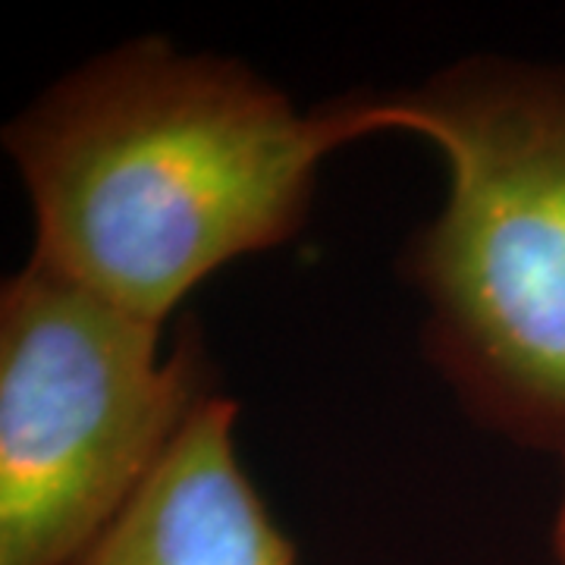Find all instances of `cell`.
Wrapping results in <instances>:
<instances>
[{
  "label": "cell",
  "mask_w": 565,
  "mask_h": 565,
  "mask_svg": "<svg viewBox=\"0 0 565 565\" xmlns=\"http://www.w3.org/2000/svg\"><path fill=\"white\" fill-rule=\"evenodd\" d=\"M553 546H556V559H559V565H565V493H563V505H559V515H556Z\"/></svg>",
  "instance_id": "obj_5"
},
{
  "label": "cell",
  "mask_w": 565,
  "mask_h": 565,
  "mask_svg": "<svg viewBox=\"0 0 565 565\" xmlns=\"http://www.w3.org/2000/svg\"><path fill=\"white\" fill-rule=\"evenodd\" d=\"M202 345L29 262L0 296V565H82L211 399Z\"/></svg>",
  "instance_id": "obj_3"
},
{
  "label": "cell",
  "mask_w": 565,
  "mask_h": 565,
  "mask_svg": "<svg viewBox=\"0 0 565 565\" xmlns=\"http://www.w3.org/2000/svg\"><path fill=\"white\" fill-rule=\"evenodd\" d=\"M327 110L343 141L405 129L444 151L449 199L405 262L427 349L478 422L565 452V70L468 61Z\"/></svg>",
  "instance_id": "obj_2"
},
{
  "label": "cell",
  "mask_w": 565,
  "mask_h": 565,
  "mask_svg": "<svg viewBox=\"0 0 565 565\" xmlns=\"http://www.w3.org/2000/svg\"><path fill=\"white\" fill-rule=\"evenodd\" d=\"M3 141L32 264L161 327L207 274L299 233L343 136L243 63L148 39L66 76Z\"/></svg>",
  "instance_id": "obj_1"
},
{
  "label": "cell",
  "mask_w": 565,
  "mask_h": 565,
  "mask_svg": "<svg viewBox=\"0 0 565 565\" xmlns=\"http://www.w3.org/2000/svg\"><path fill=\"white\" fill-rule=\"evenodd\" d=\"M236 405L204 399L82 565H296L233 449Z\"/></svg>",
  "instance_id": "obj_4"
}]
</instances>
